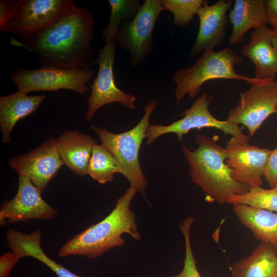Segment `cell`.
I'll return each instance as SVG.
<instances>
[{"label": "cell", "mask_w": 277, "mask_h": 277, "mask_svg": "<svg viewBox=\"0 0 277 277\" xmlns=\"http://www.w3.org/2000/svg\"><path fill=\"white\" fill-rule=\"evenodd\" d=\"M94 28L92 13L76 6L48 28L14 43L34 52L42 67L80 69L91 65Z\"/></svg>", "instance_id": "cell-1"}, {"label": "cell", "mask_w": 277, "mask_h": 277, "mask_svg": "<svg viewBox=\"0 0 277 277\" xmlns=\"http://www.w3.org/2000/svg\"><path fill=\"white\" fill-rule=\"evenodd\" d=\"M137 191L130 187L117 201L111 213L105 219L92 225L67 241L60 249L58 256L82 255L89 259L101 256L107 251L122 246L124 233L138 240L135 215L130 209V203Z\"/></svg>", "instance_id": "cell-2"}, {"label": "cell", "mask_w": 277, "mask_h": 277, "mask_svg": "<svg viewBox=\"0 0 277 277\" xmlns=\"http://www.w3.org/2000/svg\"><path fill=\"white\" fill-rule=\"evenodd\" d=\"M198 147L193 150L183 145L182 152L189 166V175L208 201L223 205L232 194H243L249 187L236 181L225 163L227 153L209 136L200 134L195 137Z\"/></svg>", "instance_id": "cell-3"}, {"label": "cell", "mask_w": 277, "mask_h": 277, "mask_svg": "<svg viewBox=\"0 0 277 277\" xmlns=\"http://www.w3.org/2000/svg\"><path fill=\"white\" fill-rule=\"evenodd\" d=\"M243 62L242 57L229 47L219 51H204L192 66L177 69L173 74L172 81L176 84V102L179 104L186 94L190 98H194L202 85L211 80H235L245 81L248 84L262 80L236 73L234 65Z\"/></svg>", "instance_id": "cell-4"}, {"label": "cell", "mask_w": 277, "mask_h": 277, "mask_svg": "<svg viewBox=\"0 0 277 277\" xmlns=\"http://www.w3.org/2000/svg\"><path fill=\"white\" fill-rule=\"evenodd\" d=\"M157 101L152 100L146 105L144 114L139 123L132 129L121 133H114L105 128L91 125L98 135L102 145L109 150L119 162L123 175L128 180L130 187L145 195L147 181L139 162V151L149 126L150 116L154 111Z\"/></svg>", "instance_id": "cell-5"}, {"label": "cell", "mask_w": 277, "mask_h": 277, "mask_svg": "<svg viewBox=\"0 0 277 277\" xmlns=\"http://www.w3.org/2000/svg\"><path fill=\"white\" fill-rule=\"evenodd\" d=\"M105 45L99 51L97 58L90 64L98 65V72L92 84L91 93L87 99V110L85 119L90 121L95 112L104 105L119 103L129 109H135L136 97L119 89L115 85L113 66L116 47V34L103 33Z\"/></svg>", "instance_id": "cell-6"}, {"label": "cell", "mask_w": 277, "mask_h": 277, "mask_svg": "<svg viewBox=\"0 0 277 277\" xmlns=\"http://www.w3.org/2000/svg\"><path fill=\"white\" fill-rule=\"evenodd\" d=\"M212 96L203 94L198 97L192 106L181 114L182 117L168 125H150L146 131V144L150 145L157 138L165 134L174 133L181 142L184 135L190 130L203 128L217 129L225 134L250 140L245 134L239 125L228 120H219L214 117L209 110Z\"/></svg>", "instance_id": "cell-7"}, {"label": "cell", "mask_w": 277, "mask_h": 277, "mask_svg": "<svg viewBox=\"0 0 277 277\" xmlns=\"http://www.w3.org/2000/svg\"><path fill=\"white\" fill-rule=\"evenodd\" d=\"M164 10L160 0H145L133 19L120 24L116 43L130 52L131 66L140 65L152 52L155 46L153 30L158 17Z\"/></svg>", "instance_id": "cell-8"}, {"label": "cell", "mask_w": 277, "mask_h": 277, "mask_svg": "<svg viewBox=\"0 0 277 277\" xmlns=\"http://www.w3.org/2000/svg\"><path fill=\"white\" fill-rule=\"evenodd\" d=\"M94 75L89 67L77 70L42 67L36 70L17 69L10 76L18 90L26 93L33 91L73 90L85 94L89 90L86 84Z\"/></svg>", "instance_id": "cell-9"}, {"label": "cell", "mask_w": 277, "mask_h": 277, "mask_svg": "<svg viewBox=\"0 0 277 277\" xmlns=\"http://www.w3.org/2000/svg\"><path fill=\"white\" fill-rule=\"evenodd\" d=\"M76 6L72 0H18L14 14L4 31L22 38L37 33L48 28Z\"/></svg>", "instance_id": "cell-10"}, {"label": "cell", "mask_w": 277, "mask_h": 277, "mask_svg": "<svg viewBox=\"0 0 277 277\" xmlns=\"http://www.w3.org/2000/svg\"><path fill=\"white\" fill-rule=\"evenodd\" d=\"M277 107V81L261 80L250 84L242 92L237 105L231 109L227 120L246 126L253 136Z\"/></svg>", "instance_id": "cell-11"}, {"label": "cell", "mask_w": 277, "mask_h": 277, "mask_svg": "<svg viewBox=\"0 0 277 277\" xmlns=\"http://www.w3.org/2000/svg\"><path fill=\"white\" fill-rule=\"evenodd\" d=\"M249 140L232 136L225 147V163L236 181L250 188L261 187L271 150L250 145Z\"/></svg>", "instance_id": "cell-12"}, {"label": "cell", "mask_w": 277, "mask_h": 277, "mask_svg": "<svg viewBox=\"0 0 277 277\" xmlns=\"http://www.w3.org/2000/svg\"><path fill=\"white\" fill-rule=\"evenodd\" d=\"M9 165L18 175H23L43 192L64 165L57 148L56 139L51 137L28 153L16 155Z\"/></svg>", "instance_id": "cell-13"}, {"label": "cell", "mask_w": 277, "mask_h": 277, "mask_svg": "<svg viewBox=\"0 0 277 277\" xmlns=\"http://www.w3.org/2000/svg\"><path fill=\"white\" fill-rule=\"evenodd\" d=\"M41 192L27 177L18 175L15 196L6 200L0 208V225L28 221L31 219L51 220L58 212L42 197Z\"/></svg>", "instance_id": "cell-14"}, {"label": "cell", "mask_w": 277, "mask_h": 277, "mask_svg": "<svg viewBox=\"0 0 277 277\" xmlns=\"http://www.w3.org/2000/svg\"><path fill=\"white\" fill-rule=\"evenodd\" d=\"M232 1L220 0L212 5L208 2L201 7L196 14L200 26L197 35L189 53V58L202 51L212 50L222 44L227 27V13Z\"/></svg>", "instance_id": "cell-15"}, {"label": "cell", "mask_w": 277, "mask_h": 277, "mask_svg": "<svg viewBox=\"0 0 277 277\" xmlns=\"http://www.w3.org/2000/svg\"><path fill=\"white\" fill-rule=\"evenodd\" d=\"M273 30L263 26L254 29L250 40L242 47V54L255 67V77L262 80L275 79L277 74V52L272 44Z\"/></svg>", "instance_id": "cell-16"}, {"label": "cell", "mask_w": 277, "mask_h": 277, "mask_svg": "<svg viewBox=\"0 0 277 277\" xmlns=\"http://www.w3.org/2000/svg\"><path fill=\"white\" fill-rule=\"evenodd\" d=\"M56 143L64 165L77 175H86L93 148L97 142L85 133L65 130L56 139Z\"/></svg>", "instance_id": "cell-17"}, {"label": "cell", "mask_w": 277, "mask_h": 277, "mask_svg": "<svg viewBox=\"0 0 277 277\" xmlns=\"http://www.w3.org/2000/svg\"><path fill=\"white\" fill-rule=\"evenodd\" d=\"M46 97V95H28L20 90L0 97V128L3 143L11 142V134L16 124L33 113Z\"/></svg>", "instance_id": "cell-18"}, {"label": "cell", "mask_w": 277, "mask_h": 277, "mask_svg": "<svg viewBox=\"0 0 277 277\" xmlns=\"http://www.w3.org/2000/svg\"><path fill=\"white\" fill-rule=\"evenodd\" d=\"M229 17L232 26L229 42L235 45L243 41L249 30L265 26L268 23L265 1L235 0Z\"/></svg>", "instance_id": "cell-19"}, {"label": "cell", "mask_w": 277, "mask_h": 277, "mask_svg": "<svg viewBox=\"0 0 277 277\" xmlns=\"http://www.w3.org/2000/svg\"><path fill=\"white\" fill-rule=\"evenodd\" d=\"M42 232L37 230L25 234L15 229H10L6 234L8 245L12 251L22 258H33L48 267L58 277H81L56 262L44 252L41 246Z\"/></svg>", "instance_id": "cell-20"}, {"label": "cell", "mask_w": 277, "mask_h": 277, "mask_svg": "<svg viewBox=\"0 0 277 277\" xmlns=\"http://www.w3.org/2000/svg\"><path fill=\"white\" fill-rule=\"evenodd\" d=\"M230 270L231 277H277V250L269 243L261 242Z\"/></svg>", "instance_id": "cell-21"}, {"label": "cell", "mask_w": 277, "mask_h": 277, "mask_svg": "<svg viewBox=\"0 0 277 277\" xmlns=\"http://www.w3.org/2000/svg\"><path fill=\"white\" fill-rule=\"evenodd\" d=\"M232 206L240 222L251 230L255 239L271 244L277 250V212L242 204Z\"/></svg>", "instance_id": "cell-22"}, {"label": "cell", "mask_w": 277, "mask_h": 277, "mask_svg": "<svg viewBox=\"0 0 277 277\" xmlns=\"http://www.w3.org/2000/svg\"><path fill=\"white\" fill-rule=\"evenodd\" d=\"M122 168L114 155L102 145H95L87 169V174L101 184L111 182Z\"/></svg>", "instance_id": "cell-23"}, {"label": "cell", "mask_w": 277, "mask_h": 277, "mask_svg": "<svg viewBox=\"0 0 277 277\" xmlns=\"http://www.w3.org/2000/svg\"><path fill=\"white\" fill-rule=\"evenodd\" d=\"M226 203L242 204L254 208L277 212V185L270 189L250 187L246 193L231 195Z\"/></svg>", "instance_id": "cell-24"}, {"label": "cell", "mask_w": 277, "mask_h": 277, "mask_svg": "<svg viewBox=\"0 0 277 277\" xmlns=\"http://www.w3.org/2000/svg\"><path fill=\"white\" fill-rule=\"evenodd\" d=\"M165 10L173 15V24L185 27L193 18L199 9L207 3L204 0H160Z\"/></svg>", "instance_id": "cell-25"}, {"label": "cell", "mask_w": 277, "mask_h": 277, "mask_svg": "<svg viewBox=\"0 0 277 277\" xmlns=\"http://www.w3.org/2000/svg\"><path fill=\"white\" fill-rule=\"evenodd\" d=\"M111 7L109 23L104 29L117 33L122 22L133 19L142 5L137 0H108Z\"/></svg>", "instance_id": "cell-26"}, {"label": "cell", "mask_w": 277, "mask_h": 277, "mask_svg": "<svg viewBox=\"0 0 277 277\" xmlns=\"http://www.w3.org/2000/svg\"><path fill=\"white\" fill-rule=\"evenodd\" d=\"M194 222L193 217L188 216L180 223V229L185 240V257L182 271L171 277H202L197 268L190 238V228Z\"/></svg>", "instance_id": "cell-27"}, {"label": "cell", "mask_w": 277, "mask_h": 277, "mask_svg": "<svg viewBox=\"0 0 277 277\" xmlns=\"http://www.w3.org/2000/svg\"><path fill=\"white\" fill-rule=\"evenodd\" d=\"M263 176L270 188L277 185V147L270 151Z\"/></svg>", "instance_id": "cell-28"}, {"label": "cell", "mask_w": 277, "mask_h": 277, "mask_svg": "<svg viewBox=\"0 0 277 277\" xmlns=\"http://www.w3.org/2000/svg\"><path fill=\"white\" fill-rule=\"evenodd\" d=\"M22 259L17 254L8 252L0 258V277H9L15 265Z\"/></svg>", "instance_id": "cell-29"}, {"label": "cell", "mask_w": 277, "mask_h": 277, "mask_svg": "<svg viewBox=\"0 0 277 277\" xmlns=\"http://www.w3.org/2000/svg\"><path fill=\"white\" fill-rule=\"evenodd\" d=\"M16 2L14 0L0 1V31H4L8 22L13 16Z\"/></svg>", "instance_id": "cell-30"}, {"label": "cell", "mask_w": 277, "mask_h": 277, "mask_svg": "<svg viewBox=\"0 0 277 277\" xmlns=\"http://www.w3.org/2000/svg\"><path fill=\"white\" fill-rule=\"evenodd\" d=\"M265 7L268 23L272 30H277V0L265 1Z\"/></svg>", "instance_id": "cell-31"}, {"label": "cell", "mask_w": 277, "mask_h": 277, "mask_svg": "<svg viewBox=\"0 0 277 277\" xmlns=\"http://www.w3.org/2000/svg\"><path fill=\"white\" fill-rule=\"evenodd\" d=\"M273 30L272 44L277 52V30Z\"/></svg>", "instance_id": "cell-32"}, {"label": "cell", "mask_w": 277, "mask_h": 277, "mask_svg": "<svg viewBox=\"0 0 277 277\" xmlns=\"http://www.w3.org/2000/svg\"><path fill=\"white\" fill-rule=\"evenodd\" d=\"M275 113L277 114V107H276V109ZM276 133H277V130H276Z\"/></svg>", "instance_id": "cell-33"}]
</instances>
